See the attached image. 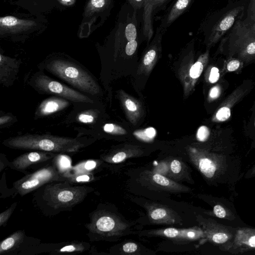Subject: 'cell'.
I'll use <instances>...</instances> for the list:
<instances>
[{"label": "cell", "instance_id": "e0dca14e", "mask_svg": "<svg viewBox=\"0 0 255 255\" xmlns=\"http://www.w3.org/2000/svg\"><path fill=\"white\" fill-rule=\"evenodd\" d=\"M120 97L129 120L133 124H135L142 114L141 104L122 91L120 93Z\"/></svg>", "mask_w": 255, "mask_h": 255}, {"label": "cell", "instance_id": "2e32d148", "mask_svg": "<svg viewBox=\"0 0 255 255\" xmlns=\"http://www.w3.org/2000/svg\"><path fill=\"white\" fill-rule=\"evenodd\" d=\"M69 105L68 100L57 97H52L43 101L35 112L36 117H42L61 111Z\"/></svg>", "mask_w": 255, "mask_h": 255}, {"label": "cell", "instance_id": "60d3db41", "mask_svg": "<svg viewBox=\"0 0 255 255\" xmlns=\"http://www.w3.org/2000/svg\"><path fill=\"white\" fill-rule=\"evenodd\" d=\"M220 89L218 86L213 87L210 92V97L212 99H215L219 97L220 95Z\"/></svg>", "mask_w": 255, "mask_h": 255}, {"label": "cell", "instance_id": "d6a6232c", "mask_svg": "<svg viewBox=\"0 0 255 255\" xmlns=\"http://www.w3.org/2000/svg\"><path fill=\"white\" fill-rule=\"evenodd\" d=\"M125 35L128 41L135 40L137 36V31L133 23H129L127 25L125 29Z\"/></svg>", "mask_w": 255, "mask_h": 255}, {"label": "cell", "instance_id": "3957f363", "mask_svg": "<svg viewBox=\"0 0 255 255\" xmlns=\"http://www.w3.org/2000/svg\"><path fill=\"white\" fill-rule=\"evenodd\" d=\"M89 217L90 221L85 227L91 242L116 241L125 235L129 228L119 216L101 204L89 214Z\"/></svg>", "mask_w": 255, "mask_h": 255}, {"label": "cell", "instance_id": "7a4b0ae2", "mask_svg": "<svg viewBox=\"0 0 255 255\" xmlns=\"http://www.w3.org/2000/svg\"><path fill=\"white\" fill-rule=\"evenodd\" d=\"M2 144L15 149L39 150L63 154L76 153L88 145L86 142L77 138L36 134L10 137L3 141Z\"/></svg>", "mask_w": 255, "mask_h": 255}, {"label": "cell", "instance_id": "5b68a950", "mask_svg": "<svg viewBox=\"0 0 255 255\" xmlns=\"http://www.w3.org/2000/svg\"><path fill=\"white\" fill-rule=\"evenodd\" d=\"M49 71L75 87L92 95L100 93L94 79L79 66L63 60H54L47 64Z\"/></svg>", "mask_w": 255, "mask_h": 255}, {"label": "cell", "instance_id": "603a6c76", "mask_svg": "<svg viewBox=\"0 0 255 255\" xmlns=\"http://www.w3.org/2000/svg\"><path fill=\"white\" fill-rule=\"evenodd\" d=\"M192 0H177L168 15L166 24H170L175 21L187 8Z\"/></svg>", "mask_w": 255, "mask_h": 255}, {"label": "cell", "instance_id": "8fae6325", "mask_svg": "<svg viewBox=\"0 0 255 255\" xmlns=\"http://www.w3.org/2000/svg\"><path fill=\"white\" fill-rule=\"evenodd\" d=\"M141 235L148 236H160L165 237L178 242L188 243L200 239L204 241L205 235L199 226H195L187 229L168 228L161 229L144 231Z\"/></svg>", "mask_w": 255, "mask_h": 255}, {"label": "cell", "instance_id": "f1b7e54d", "mask_svg": "<svg viewBox=\"0 0 255 255\" xmlns=\"http://www.w3.org/2000/svg\"><path fill=\"white\" fill-rule=\"evenodd\" d=\"M157 54L156 47L154 46L145 54L143 59V63L145 66L148 67L155 62Z\"/></svg>", "mask_w": 255, "mask_h": 255}, {"label": "cell", "instance_id": "6da1fadb", "mask_svg": "<svg viewBox=\"0 0 255 255\" xmlns=\"http://www.w3.org/2000/svg\"><path fill=\"white\" fill-rule=\"evenodd\" d=\"M86 185H75L68 181L46 184L34 191L33 202L43 215L52 217L70 211L94 191Z\"/></svg>", "mask_w": 255, "mask_h": 255}, {"label": "cell", "instance_id": "ffe728a7", "mask_svg": "<svg viewBox=\"0 0 255 255\" xmlns=\"http://www.w3.org/2000/svg\"><path fill=\"white\" fill-rule=\"evenodd\" d=\"M53 248L49 254H79L88 251L91 247L89 243L80 241L60 243L59 246Z\"/></svg>", "mask_w": 255, "mask_h": 255}, {"label": "cell", "instance_id": "f6af8a7d", "mask_svg": "<svg viewBox=\"0 0 255 255\" xmlns=\"http://www.w3.org/2000/svg\"><path fill=\"white\" fill-rule=\"evenodd\" d=\"M62 1H66V2H68V1H71V0H62Z\"/></svg>", "mask_w": 255, "mask_h": 255}, {"label": "cell", "instance_id": "f546056e", "mask_svg": "<svg viewBox=\"0 0 255 255\" xmlns=\"http://www.w3.org/2000/svg\"><path fill=\"white\" fill-rule=\"evenodd\" d=\"M96 113L92 110L82 112L78 115V120L82 123L91 124L95 121Z\"/></svg>", "mask_w": 255, "mask_h": 255}, {"label": "cell", "instance_id": "7bdbcfd3", "mask_svg": "<svg viewBox=\"0 0 255 255\" xmlns=\"http://www.w3.org/2000/svg\"><path fill=\"white\" fill-rule=\"evenodd\" d=\"M248 175L252 177L255 176V164L252 167L251 169L249 171Z\"/></svg>", "mask_w": 255, "mask_h": 255}, {"label": "cell", "instance_id": "d6986e66", "mask_svg": "<svg viewBox=\"0 0 255 255\" xmlns=\"http://www.w3.org/2000/svg\"><path fill=\"white\" fill-rule=\"evenodd\" d=\"M142 152L135 148H126L111 151L100 156L101 159L109 163H119L126 159L141 155Z\"/></svg>", "mask_w": 255, "mask_h": 255}, {"label": "cell", "instance_id": "4dcf8cb0", "mask_svg": "<svg viewBox=\"0 0 255 255\" xmlns=\"http://www.w3.org/2000/svg\"><path fill=\"white\" fill-rule=\"evenodd\" d=\"M110 0H91L88 8L90 11L99 10L105 7L109 3Z\"/></svg>", "mask_w": 255, "mask_h": 255}, {"label": "cell", "instance_id": "d4e9b609", "mask_svg": "<svg viewBox=\"0 0 255 255\" xmlns=\"http://www.w3.org/2000/svg\"><path fill=\"white\" fill-rule=\"evenodd\" d=\"M133 134L141 140L149 142L155 137L156 131L154 128L148 127L144 129L136 130L133 133Z\"/></svg>", "mask_w": 255, "mask_h": 255}, {"label": "cell", "instance_id": "4fadbf2b", "mask_svg": "<svg viewBox=\"0 0 255 255\" xmlns=\"http://www.w3.org/2000/svg\"><path fill=\"white\" fill-rule=\"evenodd\" d=\"M140 178L158 190L175 193L189 192L191 190L187 187L154 172L144 171L140 175Z\"/></svg>", "mask_w": 255, "mask_h": 255}, {"label": "cell", "instance_id": "ab89813d", "mask_svg": "<svg viewBox=\"0 0 255 255\" xmlns=\"http://www.w3.org/2000/svg\"><path fill=\"white\" fill-rule=\"evenodd\" d=\"M9 161L7 160L5 155L1 154L0 158V172H1L8 165Z\"/></svg>", "mask_w": 255, "mask_h": 255}, {"label": "cell", "instance_id": "836d02e7", "mask_svg": "<svg viewBox=\"0 0 255 255\" xmlns=\"http://www.w3.org/2000/svg\"><path fill=\"white\" fill-rule=\"evenodd\" d=\"M209 135V128L205 126H202L197 130L196 137L198 140L204 142L208 138Z\"/></svg>", "mask_w": 255, "mask_h": 255}, {"label": "cell", "instance_id": "cb8c5ba5", "mask_svg": "<svg viewBox=\"0 0 255 255\" xmlns=\"http://www.w3.org/2000/svg\"><path fill=\"white\" fill-rule=\"evenodd\" d=\"M207 214L219 218L229 220H234L235 218L234 214L230 210L221 205L214 206L213 211L207 212Z\"/></svg>", "mask_w": 255, "mask_h": 255}, {"label": "cell", "instance_id": "ac0fdd59", "mask_svg": "<svg viewBox=\"0 0 255 255\" xmlns=\"http://www.w3.org/2000/svg\"><path fill=\"white\" fill-rule=\"evenodd\" d=\"M31 20L19 19L13 16L1 17L0 19V30L4 32H17L27 29L34 25Z\"/></svg>", "mask_w": 255, "mask_h": 255}, {"label": "cell", "instance_id": "ba28073f", "mask_svg": "<svg viewBox=\"0 0 255 255\" xmlns=\"http://www.w3.org/2000/svg\"><path fill=\"white\" fill-rule=\"evenodd\" d=\"M34 84L37 88L45 93L55 94L75 102L93 103L89 97L51 79L44 74L37 76L34 80Z\"/></svg>", "mask_w": 255, "mask_h": 255}, {"label": "cell", "instance_id": "ee69618b", "mask_svg": "<svg viewBox=\"0 0 255 255\" xmlns=\"http://www.w3.org/2000/svg\"><path fill=\"white\" fill-rule=\"evenodd\" d=\"M251 29L255 33V23L253 24V25L251 27Z\"/></svg>", "mask_w": 255, "mask_h": 255}, {"label": "cell", "instance_id": "f35d334b", "mask_svg": "<svg viewBox=\"0 0 255 255\" xmlns=\"http://www.w3.org/2000/svg\"><path fill=\"white\" fill-rule=\"evenodd\" d=\"M129 3L136 10L139 9L144 5L145 0H128Z\"/></svg>", "mask_w": 255, "mask_h": 255}, {"label": "cell", "instance_id": "52a82bcc", "mask_svg": "<svg viewBox=\"0 0 255 255\" xmlns=\"http://www.w3.org/2000/svg\"><path fill=\"white\" fill-rule=\"evenodd\" d=\"M196 221L204 232V242L219 246L231 241L235 236L236 228L221 224L200 215L196 216Z\"/></svg>", "mask_w": 255, "mask_h": 255}, {"label": "cell", "instance_id": "1f68e13d", "mask_svg": "<svg viewBox=\"0 0 255 255\" xmlns=\"http://www.w3.org/2000/svg\"><path fill=\"white\" fill-rule=\"evenodd\" d=\"M138 245L134 242H127L123 245L122 252L126 254H134L138 250Z\"/></svg>", "mask_w": 255, "mask_h": 255}, {"label": "cell", "instance_id": "9a60e30c", "mask_svg": "<svg viewBox=\"0 0 255 255\" xmlns=\"http://www.w3.org/2000/svg\"><path fill=\"white\" fill-rule=\"evenodd\" d=\"M28 239L25 231L17 230L0 243V255L17 254L18 252L24 250V243Z\"/></svg>", "mask_w": 255, "mask_h": 255}, {"label": "cell", "instance_id": "277c9868", "mask_svg": "<svg viewBox=\"0 0 255 255\" xmlns=\"http://www.w3.org/2000/svg\"><path fill=\"white\" fill-rule=\"evenodd\" d=\"M60 154H58L47 164L13 182V187L15 193L23 196L46 184L67 181L63 176V168L59 165Z\"/></svg>", "mask_w": 255, "mask_h": 255}, {"label": "cell", "instance_id": "4316f807", "mask_svg": "<svg viewBox=\"0 0 255 255\" xmlns=\"http://www.w3.org/2000/svg\"><path fill=\"white\" fill-rule=\"evenodd\" d=\"M203 68L204 65L201 60L196 62L190 68L189 75L190 78L193 80L198 79L201 75Z\"/></svg>", "mask_w": 255, "mask_h": 255}, {"label": "cell", "instance_id": "83f0119b", "mask_svg": "<svg viewBox=\"0 0 255 255\" xmlns=\"http://www.w3.org/2000/svg\"><path fill=\"white\" fill-rule=\"evenodd\" d=\"M17 203L14 202L5 211L0 214V227H5L7 222L16 207Z\"/></svg>", "mask_w": 255, "mask_h": 255}, {"label": "cell", "instance_id": "d590c367", "mask_svg": "<svg viewBox=\"0 0 255 255\" xmlns=\"http://www.w3.org/2000/svg\"><path fill=\"white\" fill-rule=\"evenodd\" d=\"M137 46L135 40L129 41L126 46V53L128 55H132L135 51Z\"/></svg>", "mask_w": 255, "mask_h": 255}, {"label": "cell", "instance_id": "8992f818", "mask_svg": "<svg viewBox=\"0 0 255 255\" xmlns=\"http://www.w3.org/2000/svg\"><path fill=\"white\" fill-rule=\"evenodd\" d=\"M188 153L192 164L208 179L215 178L224 168V161L215 154L191 147Z\"/></svg>", "mask_w": 255, "mask_h": 255}, {"label": "cell", "instance_id": "5bb4252c", "mask_svg": "<svg viewBox=\"0 0 255 255\" xmlns=\"http://www.w3.org/2000/svg\"><path fill=\"white\" fill-rule=\"evenodd\" d=\"M243 8L242 6L233 8L218 21L211 31L209 38L211 43L218 40L232 26Z\"/></svg>", "mask_w": 255, "mask_h": 255}, {"label": "cell", "instance_id": "8d00e7d4", "mask_svg": "<svg viewBox=\"0 0 255 255\" xmlns=\"http://www.w3.org/2000/svg\"><path fill=\"white\" fill-rule=\"evenodd\" d=\"M220 73L219 69L215 67H213L210 71L209 80L210 83H216L219 79Z\"/></svg>", "mask_w": 255, "mask_h": 255}, {"label": "cell", "instance_id": "484cf974", "mask_svg": "<svg viewBox=\"0 0 255 255\" xmlns=\"http://www.w3.org/2000/svg\"><path fill=\"white\" fill-rule=\"evenodd\" d=\"M105 132L115 135H123L127 133V131L121 126L114 124H106L103 126Z\"/></svg>", "mask_w": 255, "mask_h": 255}, {"label": "cell", "instance_id": "9c48e42d", "mask_svg": "<svg viewBox=\"0 0 255 255\" xmlns=\"http://www.w3.org/2000/svg\"><path fill=\"white\" fill-rule=\"evenodd\" d=\"M57 154L46 151L32 150L21 154L9 161L8 166L26 174L32 168L41 167L47 164Z\"/></svg>", "mask_w": 255, "mask_h": 255}, {"label": "cell", "instance_id": "7402d4cb", "mask_svg": "<svg viewBox=\"0 0 255 255\" xmlns=\"http://www.w3.org/2000/svg\"><path fill=\"white\" fill-rule=\"evenodd\" d=\"M153 7V0H145L143 12V34L150 40L153 31L151 22V10Z\"/></svg>", "mask_w": 255, "mask_h": 255}, {"label": "cell", "instance_id": "30bf717a", "mask_svg": "<svg viewBox=\"0 0 255 255\" xmlns=\"http://www.w3.org/2000/svg\"><path fill=\"white\" fill-rule=\"evenodd\" d=\"M219 248L233 255L242 254L255 250V229L237 228L234 238L228 243L219 246Z\"/></svg>", "mask_w": 255, "mask_h": 255}, {"label": "cell", "instance_id": "b9f144b4", "mask_svg": "<svg viewBox=\"0 0 255 255\" xmlns=\"http://www.w3.org/2000/svg\"><path fill=\"white\" fill-rule=\"evenodd\" d=\"M11 119V117L8 116H4L0 118V125L2 126L8 123Z\"/></svg>", "mask_w": 255, "mask_h": 255}, {"label": "cell", "instance_id": "e575fe53", "mask_svg": "<svg viewBox=\"0 0 255 255\" xmlns=\"http://www.w3.org/2000/svg\"><path fill=\"white\" fill-rule=\"evenodd\" d=\"M231 116L230 109L227 107L221 108L217 112L216 117L220 121L227 120Z\"/></svg>", "mask_w": 255, "mask_h": 255}, {"label": "cell", "instance_id": "44dd1931", "mask_svg": "<svg viewBox=\"0 0 255 255\" xmlns=\"http://www.w3.org/2000/svg\"><path fill=\"white\" fill-rule=\"evenodd\" d=\"M168 165V176L170 178L178 180H181L185 178L187 173L186 164L178 159H172L166 161Z\"/></svg>", "mask_w": 255, "mask_h": 255}, {"label": "cell", "instance_id": "7c38bea8", "mask_svg": "<svg viewBox=\"0 0 255 255\" xmlns=\"http://www.w3.org/2000/svg\"><path fill=\"white\" fill-rule=\"evenodd\" d=\"M149 221L152 224L182 225V219L176 212L170 207L162 204L149 203L146 204Z\"/></svg>", "mask_w": 255, "mask_h": 255}, {"label": "cell", "instance_id": "74e56055", "mask_svg": "<svg viewBox=\"0 0 255 255\" xmlns=\"http://www.w3.org/2000/svg\"><path fill=\"white\" fill-rule=\"evenodd\" d=\"M240 62L237 60H233L230 61L227 65V69L229 71H234L240 67Z\"/></svg>", "mask_w": 255, "mask_h": 255}]
</instances>
